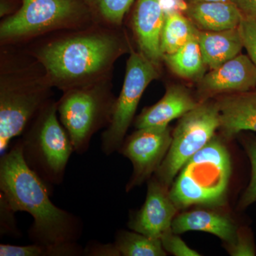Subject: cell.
<instances>
[{"label":"cell","mask_w":256,"mask_h":256,"mask_svg":"<svg viewBox=\"0 0 256 256\" xmlns=\"http://www.w3.org/2000/svg\"><path fill=\"white\" fill-rule=\"evenodd\" d=\"M82 13L76 0H22L18 12L2 22L0 36L10 40L32 36L70 24Z\"/></svg>","instance_id":"9"},{"label":"cell","mask_w":256,"mask_h":256,"mask_svg":"<svg viewBox=\"0 0 256 256\" xmlns=\"http://www.w3.org/2000/svg\"><path fill=\"white\" fill-rule=\"evenodd\" d=\"M178 208L172 200L169 188L153 178L148 182L146 202L140 210L133 214L128 227L138 233L153 238L172 229Z\"/></svg>","instance_id":"11"},{"label":"cell","mask_w":256,"mask_h":256,"mask_svg":"<svg viewBox=\"0 0 256 256\" xmlns=\"http://www.w3.org/2000/svg\"><path fill=\"white\" fill-rule=\"evenodd\" d=\"M198 82L200 94L206 97L250 92L256 88V68L248 55L240 54L210 70Z\"/></svg>","instance_id":"12"},{"label":"cell","mask_w":256,"mask_h":256,"mask_svg":"<svg viewBox=\"0 0 256 256\" xmlns=\"http://www.w3.org/2000/svg\"><path fill=\"white\" fill-rule=\"evenodd\" d=\"M48 100L42 82L20 79H2L0 88V153L3 156L11 141L21 136L28 124Z\"/></svg>","instance_id":"8"},{"label":"cell","mask_w":256,"mask_h":256,"mask_svg":"<svg viewBox=\"0 0 256 256\" xmlns=\"http://www.w3.org/2000/svg\"><path fill=\"white\" fill-rule=\"evenodd\" d=\"M52 191L28 166L20 139L0 160V194L15 212L30 214L34 222L28 230L32 242L53 246L78 242L84 225L78 216L56 206Z\"/></svg>","instance_id":"1"},{"label":"cell","mask_w":256,"mask_h":256,"mask_svg":"<svg viewBox=\"0 0 256 256\" xmlns=\"http://www.w3.org/2000/svg\"><path fill=\"white\" fill-rule=\"evenodd\" d=\"M188 18L198 30L220 32L239 28L244 15L234 2H207L188 4Z\"/></svg>","instance_id":"16"},{"label":"cell","mask_w":256,"mask_h":256,"mask_svg":"<svg viewBox=\"0 0 256 256\" xmlns=\"http://www.w3.org/2000/svg\"><path fill=\"white\" fill-rule=\"evenodd\" d=\"M134 0H92L99 14L108 22L120 25Z\"/></svg>","instance_id":"23"},{"label":"cell","mask_w":256,"mask_h":256,"mask_svg":"<svg viewBox=\"0 0 256 256\" xmlns=\"http://www.w3.org/2000/svg\"><path fill=\"white\" fill-rule=\"evenodd\" d=\"M15 213L6 198L0 194V235L12 238L22 237L21 232L16 225Z\"/></svg>","instance_id":"25"},{"label":"cell","mask_w":256,"mask_h":256,"mask_svg":"<svg viewBox=\"0 0 256 256\" xmlns=\"http://www.w3.org/2000/svg\"><path fill=\"white\" fill-rule=\"evenodd\" d=\"M244 148L252 165V176L239 202V207L242 210L246 208L256 202V137L246 140Z\"/></svg>","instance_id":"24"},{"label":"cell","mask_w":256,"mask_h":256,"mask_svg":"<svg viewBox=\"0 0 256 256\" xmlns=\"http://www.w3.org/2000/svg\"><path fill=\"white\" fill-rule=\"evenodd\" d=\"M244 47L256 68V21L244 18L239 26Z\"/></svg>","instance_id":"27"},{"label":"cell","mask_w":256,"mask_h":256,"mask_svg":"<svg viewBox=\"0 0 256 256\" xmlns=\"http://www.w3.org/2000/svg\"><path fill=\"white\" fill-rule=\"evenodd\" d=\"M57 112V102L48 100L20 138L25 162L52 192L54 186L63 183L68 160L74 152L72 140Z\"/></svg>","instance_id":"4"},{"label":"cell","mask_w":256,"mask_h":256,"mask_svg":"<svg viewBox=\"0 0 256 256\" xmlns=\"http://www.w3.org/2000/svg\"><path fill=\"white\" fill-rule=\"evenodd\" d=\"M159 77L158 66L142 53L132 52L127 62L126 77L112 120L101 138V150L106 156L119 151L143 92Z\"/></svg>","instance_id":"7"},{"label":"cell","mask_w":256,"mask_h":256,"mask_svg":"<svg viewBox=\"0 0 256 256\" xmlns=\"http://www.w3.org/2000/svg\"><path fill=\"white\" fill-rule=\"evenodd\" d=\"M162 60L180 78L200 82L206 74L207 66L202 56L196 34L174 53L163 56Z\"/></svg>","instance_id":"19"},{"label":"cell","mask_w":256,"mask_h":256,"mask_svg":"<svg viewBox=\"0 0 256 256\" xmlns=\"http://www.w3.org/2000/svg\"><path fill=\"white\" fill-rule=\"evenodd\" d=\"M82 254L84 248L77 242L53 246L35 242L28 246L0 245L1 256H76Z\"/></svg>","instance_id":"22"},{"label":"cell","mask_w":256,"mask_h":256,"mask_svg":"<svg viewBox=\"0 0 256 256\" xmlns=\"http://www.w3.org/2000/svg\"><path fill=\"white\" fill-rule=\"evenodd\" d=\"M234 2L240 10L244 18L256 21V0H234Z\"/></svg>","instance_id":"30"},{"label":"cell","mask_w":256,"mask_h":256,"mask_svg":"<svg viewBox=\"0 0 256 256\" xmlns=\"http://www.w3.org/2000/svg\"><path fill=\"white\" fill-rule=\"evenodd\" d=\"M172 230L176 234L190 230L206 232L216 236L228 245L235 242L238 232L235 224L226 216L202 210H190L175 216Z\"/></svg>","instance_id":"17"},{"label":"cell","mask_w":256,"mask_h":256,"mask_svg":"<svg viewBox=\"0 0 256 256\" xmlns=\"http://www.w3.org/2000/svg\"><path fill=\"white\" fill-rule=\"evenodd\" d=\"M198 28L191 20L178 11L166 13L161 36L162 55L170 54L180 50L196 34Z\"/></svg>","instance_id":"20"},{"label":"cell","mask_w":256,"mask_h":256,"mask_svg":"<svg viewBox=\"0 0 256 256\" xmlns=\"http://www.w3.org/2000/svg\"><path fill=\"white\" fill-rule=\"evenodd\" d=\"M124 50L116 35L92 32L50 42L40 50L38 58L48 82L67 90L96 84Z\"/></svg>","instance_id":"2"},{"label":"cell","mask_w":256,"mask_h":256,"mask_svg":"<svg viewBox=\"0 0 256 256\" xmlns=\"http://www.w3.org/2000/svg\"><path fill=\"white\" fill-rule=\"evenodd\" d=\"M88 256H120L116 244H102L98 242H88L84 248V255Z\"/></svg>","instance_id":"29"},{"label":"cell","mask_w":256,"mask_h":256,"mask_svg":"<svg viewBox=\"0 0 256 256\" xmlns=\"http://www.w3.org/2000/svg\"><path fill=\"white\" fill-rule=\"evenodd\" d=\"M162 244L166 252L176 256H198L200 254L188 246L182 239L172 229L165 232L161 238Z\"/></svg>","instance_id":"26"},{"label":"cell","mask_w":256,"mask_h":256,"mask_svg":"<svg viewBox=\"0 0 256 256\" xmlns=\"http://www.w3.org/2000/svg\"><path fill=\"white\" fill-rule=\"evenodd\" d=\"M228 246L229 254L232 256H254L256 255L255 244L249 230H238L235 242Z\"/></svg>","instance_id":"28"},{"label":"cell","mask_w":256,"mask_h":256,"mask_svg":"<svg viewBox=\"0 0 256 256\" xmlns=\"http://www.w3.org/2000/svg\"><path fill=\"white\" fill-rule=\"evenodd\" d=\"M116 101L107 88L97 82L66 90L57 102V110L74 152H86L92 136L108 127Z\"/></svg>","instance_id":"5"},{"label":"cell","mask_w":256,"mask_h":256,"mask_svg":"<svg viewBox=\"0 0 256 256\" xmlns=\"http://www.w3.org/2000/svg\"><path fill=\"white\" fill-rule=\"evenodd\" d=\"M191 92L182 86L168 87L161 100L146 108L136 120L138 129L168 127L173 120L182 117L198 105Z\"/></svg>","instance_id":"14"},{"label":"cell","mask_w":256,"mask_h":256,"mask_svg":"<svg viewBox=\"0 0 256 256\" xmlns=\"http://www.w3.org/2000/svg\"><path fill=\"white\" fill-rule=\"evenodd\" d=\"M224 136L234 137L242 131L256 132V90L236 92L217 102Z\"/></svg>","instance_id":"15"},{"label":"cell","mask_w":256,"mask_h":256,"mask_svg":"<svg viewBox=\"0 0 256 256\" xmlns=\"http://www.w3.org/2000/svg\"><path fill=\"white\" fill-rule=\"evenodd\" d=\"M114 244L120 256H164L166 250L161 239L148 236L138 232L120 230L116 234Z\"/></svg>","instance_id":"21"},{"label":"cell","mask_w":256,"mask_h":256,"mask_svg":"<svg viewBox=\"0 0 256 256\" xmlns=\"http://www.w3.org/2000/svg\"><path fill=\"white\" fill-rule=\"evenodd\" d=\"M196 36L204 60L210 70L240 54L244 48L239 28L220 32L198 30Z\"/></svg>","instance_id":"18"},{"label":"cell","mask_w":256,"mask_h":256,"mask_svg":"<svg viewBox=\"0 0 256 256\" xmlns=\"http://www.w3.org/2000/svg\"><path fill=\"white\" fill-rule=\"evenodd\" d=\"M220 126L217 102H204L180 118L168 154L154 176L166 188L190 158L210 142Z\"/></svg>","instance_id":"6"},{"label":"cell","mask_w":256,"mask_h":256,"mask_svg":"<svg viewBox=\"0 0 256 256\" xmlns=\"http://www.w3.org/2000/svg\"><path fill=\"white\" fill-rule=\"evenodd\" d=\"M188 4L191 3L207 2H234V0H186Z\"/></svg>","instance_id":"31"},{"label":"cell","mask_w":256,"mask_h":256,"mask_svg":"<svg viewBox=\"0 0 256 256\" xmlns=\"http://www.w3.org/2000/svg\"><path fill=\"white\" fill-rule=\"evenodd\" d=\"M230 175L228 150L214 136L178 172L170 188V196L178 210L193 205L222 204Z\"/></svg>","instance_id":"3"},{"label":"cell","mask_w":256,"mask_h":256,"mask_svg":"<svg viewBox=\"0 0 256 256\" xmlns=\"http://www.w3.org/2000/svg\"><path fill=\"white\" fill-rule=\"evenodd\" d=\"M165 16L162 0H138L133 13V31L140 53L156 66L162 60L161 36Z\"/></svg>","instance_id":"13"},{"label":"cell","mask_w":256,"mask_h":256,"mask_svg":"<svg viewBox=\"0 0 256 256\" xmlns=\"http://www.w3.org/2000/svg\"><path fill=\"white\" fill-rule=\"evenodd\" d=\"M172 140L168 126L138 129L124 140L118 152L130 160L133 168L126 191L142 184L156 172L168 154Z\"/></svg>","instance_id":"10"}]
</instances>
